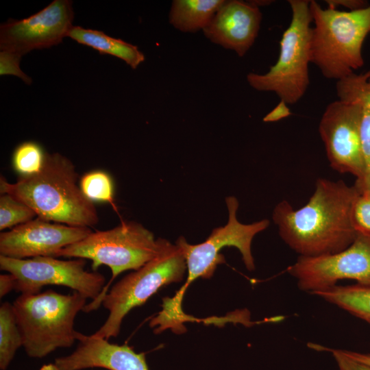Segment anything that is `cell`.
Segmentation results:
<instances>
[{
	"mask_svg": "<svg viewBox=\"0 0 370 370\" xmlns=\"http://www.w3.org/2000/svg\"><path fill=\"white\" fill-rule=\"evenodd\" d=\"M360 190L342 180L318 178L308 202L294 210L286 200L274 208L272 218L284 243L300 256L334 254L355 240L352 211Z\"/></svg>",
	"mask_w": 370,
	"mask_h": 370,
	"instance_id": "obj_1",
	"label": "cell"
},
{
	"mask_svg": "<svg viewBox=\"0 0 370 370\" xmlns=\"http://www.w3.org/2000/svg\"><path fill=\"white\" fill-rule=\"evenodd\" d=\"M77 178L75 167L69 158L59 153H47L38 173L19 176L14 183L1 176L0 192L25 203L39 218L90 228L99 221L97 210L83 194Z\"/></svg>",
	"mask_w": 370,
	"mask_h": 370,
	"instance_id": "obj_2",
	"label": "cell"
},
{
	"mask_svg": "<svg viewBox=\"0 0 370 370\" xmlns=\"http://www.w3.org/2000/svg\"><path fill=\"white\" fill-rule=\"evenodd\" d=\"M314 23L310 59L327 79L340 80L364 65L362 46L370 32V4L354 11H342L310 1Z\"/></svg>",
	"mask_w": 370,
	"mask_h": 370,
	"instance_id": "obj_3",
	"label": "cell"
},
{
	"mask_svg": "<svg viewBox=\"0 0 370 370\" xmlns=\"http://www.w3.org/2000/svg\"><path fill=\"white\" fill-rule=\"evenodd\" d=\"M86 300L77 291L64 295L51 290L18 297L12 305L27 354L41 358L71 347L78 333L74 321Z\"/></svg>",
	"mask_w": 370,
	"mask_h": 370,
	"instance_id": "obj_4",
	"label": "cell"
},
{
	"mask_svg": "<svg viewBox=\"0 0 370 370\" xmlns=\"http://www.w3.org/2000/svg\"><path fill=\"white\" fill-rule=\"evenodd\" d=\"M158 242L151 232L135 221H123L114 228L91 232L84 239L61 249L56 257L78 258L92 260V269L108 266L111 280L99 297L86 304L83 311L97 308L112 281L122 272L138 270L158 253Z\"/></svg>",
	"mask_w": 370,
	"mask_h": 370,
	"instance_id": "obj_5",
	"label": "cell"
},
{
	"mask_svg": "<svg viewBox=\"0 0 370 370\" xmlns=\"http://www.w3.org/2000/svg\"><path fill=\"white\" fill-rule=\"evenodd\" d=\"M157 254L139 269L115 284L102 300L109 315L93 336L108 340L118 336L126 314L145 303L162 287L182 280L187 270L182 249L164 238H158Z\"/></svg>",
	"mask_w": 370,
	"mask_h": 370,
	"instance_id": "obj_6",
	"label": "cell"
},
{
	"mask_svg": "<svg viewBox=\"0 0 370 370\" xmlns=\"http://www.w3.org/2000/svg\"><path fill=\"white\" fill-rule=\"evenodd\" d=\"M292 18L280 42L277 62L264 74L250 73L247 81L258 91L275 92L280 101L295 104L304 95L309 83L310 59V1H288Z\"/></svg>",
	"mask_w": 370,
	"mask_h": 370,
	"instance_id": "obj_7",
	"label": "cell"
},
{
	"mask_svg": "<svg viewBox=\"0 0 370 370\" xmlns=\"http://www.w3.org/2000/svg\"><path fill=\"white\" fill-rule=\"evenodd\" d=\"M229 212L227 224L214 228L210 235L201 243L191 245L181 236L176 245L182 249L186 262L187 278L184 284L172 298L182 304L184 295L190 284L199 278L210 279L219 264L225 262L220 251L225 247H235L241 252L246 268L252 271L255 268L251 254V242L255 235L269 225V221L263 219L251 224H243L236 218L238 201L235 197L225 199Z\"/></svg>",
	"mask_w": 370,
	"mask_h": 370,
	"instance_id": "obj_8",
	"label": "cell"
},
{
	"mask_svg": "<svg viewBox=\"0 0 370 370\" xmlns=\"http://www.w3.org/2000/svg\"><path fill=\"white\" fill-rule=\"evenodd\" d=\"M362 108L355 99H338L326 107L319 125L330 166L340 173L356 177L362 192L367 184V166L361 134Z\"/></svg>",
	"mask_w": 370,
	"mask_h": 370,
	"instance_id": "obj_9",
	"label": "cell"
},
{
	"mask_svg": "<svg viewBox=\"0 0 370 370\" xmlns=\"http://www.w3.org/2000/svg\"><path fill=\"white\" fill-rule=\"evenodd\" d=\"M82 258L59 260L52 256L16 259L0 255L1 270L12 274L15 289L21 294L40 293L47 285L69 287L87 299L95 300L105 286V277L85 270Z\"/></svg>",
	"mask_w": 370,
	"mask_h": 370,
	"instance_id": "obj_10",
	"label": "cell"
},
{
	"mask_svg": "<svg viewBox=\"0 0 370 370\" xmlns=\"http://www.w3.org/2000/svg\"><path fill=\"white\" fill-rule=\"evenodd\" d=\"M301 291L312 294L342 280L370 285V236L358 233L354 242L341 251L316 256H300L288 267Z\"/></svg>",
	"mask_w": 370,
	"mask_h": 370,
	"instance_id": "obj_11",
	"label": "cell"
},
{
	"mask_svg": "<svg viewBox=\"0 0 370 370\" xmlns=\"http://www.w3.org/2000/svg\"><path fill=\"white\" fill-rule=\"evenodd\" d=\"M73 17L71 1L54 0L28 18L10 20L0 27L1 51L21 58L32 50L56 45L68 36Z\"/></svg>",
	"mask_w": 370,
	"mask_h": 370,
	"instance_id": "obj_12",
	"label": "cell"
},
{
	"mask_svg": "<svg viewBox=\"0 0 370 370\" xmlns=\"http://www.w3.org/2000/svg\"><path fill=\"white\" fill-rule=\"evenodd\" d=\"M92 232L89 227L71 226L39 217L0 234V254L16 259L56 257L62 249Z\"/></svg>",
	"mask_w": 370,
	"mask_h": 370,
	"instance_id": "obj_13",
	"label": "cell"
},
{
	"mask_svg": "<svg viewBox=\"0 0 370 370\" xmlns=\"http://www.w3.org/2000/svg\"><path fill=\"white\" fill-rule=\"evenodd\" d=\"M261 20L262 13L254 1H225L203 31L212 42L243 57L258 36Z\"/></svg>",
	"mask_w": 370,
	"mask_h": 370,
	"instance_id": "obj_14",
	"label": "cell"
},
{
	"mask_svg": "<svg viewBox=\"0 0 370 370\" xmlns=\"http://www.w3.org/2000/svg\"><path fill=\"white\" fill-rule=\"evenodd\" d=\"M77 340L79 343L73 353L55 360L60 370L95 367L108 370H149L145 354L135 352L127 344L110 343L106 339L79 332Z\"/></svg>",
	"mask_w": 370,
	"mask_h": 370,
	"instance_id": "obj_15",
	"label": "cell"
},
{
	"mask_svg": "<svg viewBox=\"0 0 370 370\" xmlns=\"http://www.w3.org/2000/svg\"><path fill=\"white\" fill-rule=\"evenodd\" d=\"M336 89L338 99H355L360 103V134L367 166V184L363 191L370 190V70L353 73L336 81Z\"/></svg>",
	"mask_w": 370,
	"mask_h": 370,
	"instance_id": "obj_16",
	"label": "cell"
},
{
	"mask_svg": "<svg viewBox=\"0 0 370 370\" xmlns=\"http://www.w3.org/2000/svg\"><path fill=\"white\" fill-rule=\"evenodd\" d=\"M68 36L79 44L88 46L101 54H108L125 61L132 69H136L145 60L144 54L135 45L103 32L73 26Z\"/></svg>",
	"mask_w": 370,
	"mask_h": 370,
	"instance_id": "obj_17",
	"label": "cell"
},
{
	"mask_svg": "<svg viewBox=\"0 0 370 370\" xmlns=\"http://www.w3.org/2000/svg\"><path fill=\"white\" fill-rule=\"evenodd\" d=\"M224 0H175L169 14V22L184 32L204 30L224 3Z\"/></svg>",
	"mask_w": 370,
	"mask_h": 370,
	"instance_id": "obj_18",
	"label": "cell"
},
{
	"mask_svg": "<svg viewBox=\"0 0 370 370\" xmlns=\"http://www.w3.org/2000/svg\"><path fill=\"white\" fill-rule=\"evenodd\" d=\"M312 295L342 308L370 325V285H335Z\"/></svg>",
	"mask_w": 370,
	"mask_h": 370,
	"instance_id": "obj_19",
	"label": "cell"
},
{
	"mask_svg": "<svg viewBox=\"0 0 370 370\" xmlns=\"http://www.w3.org/2000/svg\"><path fill=\"white\" fill-rule=\"evenodd\" d=\"M23 346L13 305L3 302L0 307V369L5 370L17 349Z\"/></svg>",
	"mask_w": 370,
	"mask_h": 370,
	"instance_id": "obj_20",
	"label": "cell"
},
{
	"mask_svg": "<svg viewBox=\"0 0 370 370\" xmlns=\"http://www.w3.org/2000/svg\"><path fill=\"white\" fill-rule=\"evenodd\" d=\"M47 152L38 143L25 141L18 145L12 154V165L20 176L38 173L42 169Z\"/></svg>",
	"mask_w": 370,
	"mask_h": 370,
	"instance_id": "obj_21",
	"label": "cell"
},
{
	"mask_svg": "<svg viewBox=\"0 0 370 370\" xmlns=\"http://www.w3.org/2000/svg\"><path fill=\"white\" fill-rule=\"evenodd\" d=\"M79 187L91 201L108 202L115 208L114 184L106 172L97 170L85 173L80 179Z\"/></svg>",
	"mask_w": 370,
	"mask_h": 370,
	"instance_id": "obj_22",
	"label": "cell"
},
{
	"mask_svg": "<svg viewBox=\"0 0 370 370\" xmlns=\"http://www.w3.org/2000/svg\"><path fill=\"white\" fill-rule=\"evenodd\" d=\"M37 217L36 212L27 204L11 195L0 196V230L12 229Z\"/></svg>",
	"mask_w": 370,
	"mask_h": 370,
	"instance_id": "obj_23",
	"label": "cell"
},
{
	"mask_svg": "<svg viewBox=\"0 0 370 370\" xmlns=\"http://www.w3.org/2000/svg\"><path fill=\"white\" fill-rule=\"evenodd\" d=\"M352 219L358 233L370 236V190L360 193L355 199Z\"/></svg>",
	"mask_w": 370,
	"mask_h": 370,
	"instance_id": "obj_24",
	"label": "cell"
},
{
	"mask_svg": "<svg viewBox=\"0 0 370 370\" xmlns=\"http://www.w3.org/2000/svg\"><path fill=\"white\" fill-rule=\"evenodd\" d=\"M310 347L315 350L331 353L339 370H370V365L348 356L342 349H332L317 344H310Z\"/></svg>",
	"mask_w": 370,
	"mask_h": 370,
	"instance_id": "obj_25",
	"label": "cell"
},
{
	"mask_svg": "<svg viewBox=\"0 0 370 370\" xmlns=\"http://www.w3.org/2000/svg\"><path fill=\"white\" fill-rule=\"evenodd\" d=\"M21 57L13 53L1 51L0 53V75H14L27 84L31 83V78L27 76L20 69Z\"/></svg>",
	"mask_w": 370,
	"mask_h": 370,
	"instance_id": "obj_26",
	"label": "cell"
},
{
	"mask_svg": "<svg viewBox=\"0 0 370 370\" xmlns=\"http://www.w3.org/2000/svg\"><path fill=\"white\" fill-rule=\"evenodd\" d=\"M328 8L338 9L339 6L354 11L367 7L370 3L364 0H326Z\"/></svg>",
	"mask_w": 370,
	"mask_h": 370,
	"instance_id": "obj_27",
	"label": "cell"
},
{
	"mask_svg": "<svg viewBox=\"0 0 370 370\" xmlns=\"http://www.w3.org/2000/svg\"><path fill=\"white\" fill-rule=\"evenodd\" d=\"M15 278L10 273L0 275V297H3L12 290L15 289Z\"/></svg>",
	"mask_w": 370,
	"mask_h": 370,
	"instance_id": "obj_28",
	"label": "cell"
},
{
	"mask_svg": "<svg viewBox=\"0 0 370 370\" xmlns=\"http://www.w3.org/2000/svg\"><path fill=\"white\" fill-rule=\"evenodd\" d=\"M289 114V109L286 104L280 101V103L264 118V121H275Z\"/></svg>",
	"mask_w": 370,
	"mask_h": 370,
	"instance_id": "obj_29",
	"label": "cell"
},
{
	"mask_svg": "<svg viewBox=\"0 0 370 370\" xmlns=\"http://www.w3.org/2000/svg\"><path fill=\"white\" fill-rule=\"evenodd\" d=\"M344 354L348 356L370 365V353H362L358 352H354L349 350L342 349Z\"/></svg>",
	"mask_w": 370,
	"mask_h": 370,
	"instance_id": "obj_30",
	"label": "cell"
},
{
	"mask_svg": "<svg viewBox=\"0 0 370 370\" xmlns=\"http://www.w3.org/2000/svg\"><path fill=\"white\" fill-rule=\"evenodd\" d=\"M39 370H60L54 363H49L42 365Z\"/></svg>",
	"mask_w": 370,
	"mask_h": 370,
	"instance_id": "obj_31",
	"label": "cell"
}]
</instances>
